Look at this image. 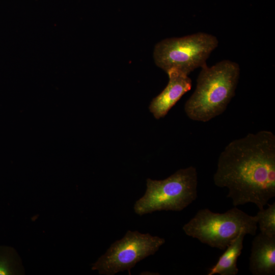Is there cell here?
Instances as JSON below:
<instances>
[{
	"label": "cell",
	"instance_id": "6",
	"mask_svg": "<svg viewBox=\"0 0 275 275\" xmlns=\"http://www.w3.org/2000/svg\"><path fill=\"white\" fill-rule=\"evenodd\" d=\"M165 239L149 233L128 230L121 239L112 243L106 252L93 264L92 270L100 274L114 275L130 270L145 258L154 255Z\"/></svg>",
	"mask_w": 275,
	"mask_h": 275
},
{
	"label": "cell",
	"instance_id": "1",
	"mask_svg": "<svg viewBox=\"0 0 275 275\" xmlns=\"http://www.w3.org/2000/svg\"><path fill=\"white\" fill-rule=\"evenodd\" d=\"M214 184L228 189L234 206L249 203L259 210L275 196V135L262 130L230 142L220 153Z\"/></svg>",
	"mask_w": 275,
	"mask_h": 275
},
{
	"label": "cell",
	"instance_id": "5",
	"mask_svg": "<svg viewBox=\"0 0 275 275\" xmlns=\"http://www.w3.org/2000/svg\"><path fill=\"white\" fill-rule=\"evenodd\" d=\"M218 44L215 36L203 32L167 38L155 45L154 62L166 72L175 69L188 75L206 64V60Z\"/></svg>",
	"mask_w": 275,
	"mask_h": 275
},
{
	"label": "cell",
	"instance_id": "4",
	"mask_svg": "<svg viewBox=\"0 0 275 275\" xmlns=\"http://www.w3.org/2000/svg\"><path fill=\"white\" fill-rule=\"evenodd\" d=\"M145 194L134 203V212L143 215L156 211H180L197 198L198 174L193 166L181 169L163 180H146Z\"/></svg>",
	"mask_w": 275,
	"mask_h": 275
},
{
	"label": "cell",
	"instance_id": "11",
	"mask_svg": "<svg viewBox=\"0 0 275 275\" xmlns=\"http://www.w3.org/2000/svg\"><path fill=\"white\" fill-rule=\"evenodd\" d=\"M268 207L259 210L256 216L260 233L269 237H275V202L267 204Z\"/></svg>",
	"mask_w": 275,
	"mask_h": 275
},
{
	"label": "cell",
	"instance_id": "2",
	"mask_svg": "<svg viewBox=\"0 0 275 275\" xmlns=\"http://www.w3.org/2000/svg\"><path fill=\"white\" fill-rule=\"evenodd\" d=\"M240 71L237 63L228 60L201 67L196 89L184 105L187 117L206 122L221 115L235 94Z\"/></svg>",
	"mask_w": 275,
	"mask_h": 275
},
{
	"label": "cell",
	"instance_id": "8",
	"mask_svg": "<svg viewBox=\"0 0 275 275\" xmlns=\"http://www.w3.org/2000/svg\"><path fill=\"white\" fill-rule=\"evenodd\" d=\"M249 270L253 275L275 274V237L259 233L252 242Z\"/></svg>",
	"mask_w": 275,
	"mask_h": 275
},
{
	"label": "cell",
	"instance_id": "3",
	"mask_svg": "<svg viewBox=\"0 0 275 275\" xmlns=\"http://www.w3.org/2000/svg\"><path fill=\"white\" fill-rule=\"evenodd\" d=\"M182 229L186 235L202 243L225 250L242 232L255 236L257 221L256 215H250L236 206L223 213L204 208L199 210Z\"/></svg>",
	"mask_w": 275,
	"mask_h": 275
},
{
	"label": "cell",
	"instance_id": "10",
	"mask_svg": "<svg viewBox=\"0 0 275 275\" xmlns=\"http://www.w3.org/2000/svg\"><path fill=\"white\" fill-rule=\"evenodd\" d=\"M23 274L20 259L13 248L0 246V275Z\"/></svg>",
	"mask_w": 275,
	"mask_h": 275
},
{
	"label": "cell",
	"instance_id": "7",
	"mask_svg": "<svg viewBox=\"0 0 275 275\" xmlns=\"http://www.w3.org/2000/svg\"><path fill=\"white\" fill-rule=\"evenodd\" d=\"M166 73L169 79L168 85L149 106L150 111L157 119L164 117L192 86L191 79L183 73L175 69Z\"/></svg>",
	"mask_w": 275,
	"mask_h": 275
},
{
	"label": "cell",
	"instance_id": "9",
	"mask_svg": "<svg viewBox=\"0 0 275 275\" xmlns=\"http://www.w3.org/2000/svg\"><path fill=\"white\" fill-rule=\"evenodd\" d=\"M245 235L244 232H241L226 248L216 263L209 269L208 275H236L238 273L239 269L237 261L243 249V242Z\"/></svg>",
	"mask_w": 275,
	"mask_h": 275
}]
</instances>
